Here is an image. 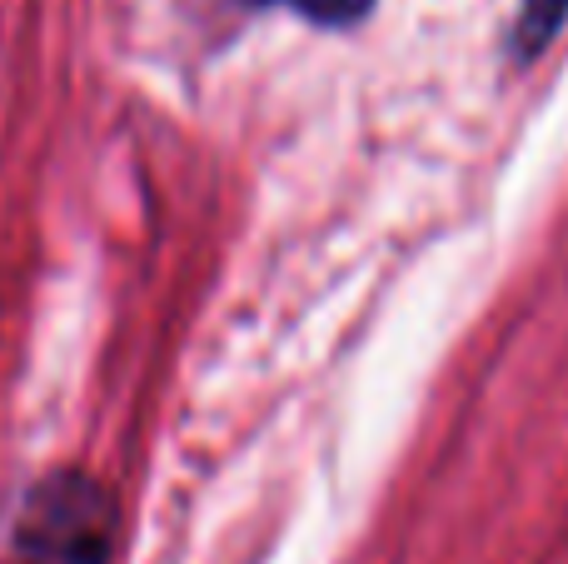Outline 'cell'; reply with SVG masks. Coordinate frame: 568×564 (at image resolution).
Returning a JSON list of instances; mask_svg holds the SVG:
<instances>
[{
  "mask_svg": "<svg viewBox=\"0 0 568 564\" xmlns=\"http://www.w3.org/2000/svg\"><path fill=\"white\" fill-rule=\"evenodd\" d=\"M240 6H255V10H294V16H304L310 26L349 30V26H359V20L369 16L374 0H240Z\"/></svg>",
  "mask_w": 568,
  "mask_h": 564,
  "instance_id": "obj_3",
  "label": "cell"
},
{
  "mask_svg": "<svg viewBox=\"0 0 568 564\" xmlns=\"http://www.w3.org/2000/svg\"><path fill=\"white\" fill-rule=\"evenodd\" d=\"M115 500L100 480L55 470L20 495L6 520V564H110L115 560Z\"/></svg>",
  "mask_w": 568,
  "mask_h": 564,
  "instance_id": "obj_1",
  "label": "cell"
},
{
  "mask_svg": "<svg viewBox=\"0 0 568 564\" xmlns=\"http://www.w3.org/2000/svg\"><path fill=\"white\" fill-rule=\"evenodd\" d=\"M568 20V0H524L519 6V26H514V50L519 60H534Z\"/></svg>",
  "mask_w": 568,
  "mask_h": 564,
  "instance_id": "obj_2",
  "label": "cell"
}]
</instances>
